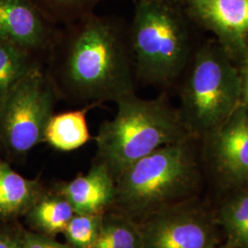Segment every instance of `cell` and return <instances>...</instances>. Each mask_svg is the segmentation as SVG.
Returning <instances> with one entry per match:
<instances>
[{
  "label": "cell",
  "mask_w": 248,
  "mask_h": 248,
  "mask_svg": "<svg viewBox=\"0 0 248 248\" xmlns=\"http://www.w3.org/2000/svg\"><path fill=\"white\" fill-rule=\"evenodd\" d=\"M210 166L224 186L248 182V108L240 103L222 124L203 138Z\"/></svg>",
  "instance_id": "52a82bcc"
},
{
  "label": "cell",
  "mask_w": 248,
  "mask_h": 248,
  "mask_svg": "<svg viewBox=\"0 0 248 248\" xmlns=\"http://www.w3.org/2000/svg\"><path fill=\"white\" fill-rule=\"evenodd\" d=\"M45 192L40 180L22 177L0 155V221H17Z\"/></svg>",
  "instance_id": "7c38bea8"
},
{
  "label": "cell",
  "mask_w": 248,
  "mask_h": 248,
  "mask_svg": "<svg viewBox=\"0 0 248 248\" xmlns=\"http://www.w3.org/2000/svg\"><path fill=\"white\" fill-rule=\"evenodd\" d=\"M97 105H85L82 108L53 113L45 128V142L55 150H77L91 139L87 116Z\"/></svg>",
  "instance_id": "4fadbf2b"
},
{
  "label": "cell",
  "mask_w": 248,
  "mask_h": 248,
  "mask_svg": "<svg viewBox=\"0 0 248 248\" xmlns=\"http://www.w3.org/2000/svg\"><path fill=\"white\" fill-rule=\"evenodd\" d=\"M57 30L30 0H0V40L33 53L45 63Z\"/></svg>",
  "instance_id": "30bf717a"
},
{
  "label": "cell",
  "mask_w": 248,
  "mask_h": 248,
  "mask_svg": "<svg viewBox=\"0 0 248 248\" xmlns=\"http://www.w3.org/2000/svg\"><path fill=\"white\" fill-rule=\"evenodd\" d=\"M40 63L44 62L33 53L0 40V99Z\"/></svg>",
  "instance_id": "2e32d148"
},
{
  "label": "cell",
  "mask_w": 248,
  "mask_h": 248,
  "mask_svg": "<svg viewBox=\"0 0 248 248\" xmlns=\"http://www.w3.org/2000/svg\"><path fill=\"white\" fill-rule=\"evenodd\" d=\"M116 104L115 117L101 124L95 137V161L103 164L115 181L125 169L154 151L192 138L166 92L152 99L135 92Z\"/></svg>",
  "instance_id": "7a4b0ae2"
},
{
  "label": "cell",
  "mask_w": 248,
  "mask_h": 248,
  "mask_svg": "<svg viewBox=\"0 0 248 248\" xmlns=\"http://www.w3.org/2000/svg\"><path fill=\"white\" fill-rule=\"evenodd\" d=\"M75 212L70 203L57 192L45 191L24 215L33 232L54 237L62 233Z\"/></svg>",
  "instance_id": "5bb4252c"
},
{
  "label": "cell",
  "mask_w": 248,
  "mask_h": 248,
  "mask_svg": "<svg viewBox=\"0 0 248 248\" xmlns=\"http://www.w3.org/2000/svg\"><path fill=\"white\" fill-rule=\"evenodd\" d=\"M104 213H75L63 231L66 244L75 248H90L98 237Z\"/></svg>",
  "instance_id": "d6986e66"
},
{
  "label": "cell",
  "mask_w": 248,
  "mask_h": 248,
  "mask_svg": "<svg viewBox=\"0 0 248 248\" xmlns=\"http://www.w3.org/2000/svg\"><path fill=\"white\" fill-rule=\"evenodd\" d=\"M220 208L217 222L235 248H248V186Z\"/></svg>",
  "instance_id": "e0dca14e"
},
{
  "label": "cell",
  "mask_w": 248,
  "mask_h": 248,
  "mask_svg": "<svg viewBox=\"0 0 248 248\" xmlns=\"http://www.w3.org/2000/svg\"><path fill=\"white\" fill-rule=\"evenodd\" d=\"M90 248H143L140 222L119 212L104 213L98 237Z\"/></svg>",
  "instance_id": "9a60e30c"
},
{
  "label": "cell",
  "mask_w": 248,
  "mask_h": 248,
  "mask_svg": "<svg viewBox=\"0 0 248 248\" xmlns=\"http://www.w3.org/2000/svg\"><path fill=\"white\" fill-rule=\"evenodd\" d=\"M55 192L66 199L75 213H105L114 202L116 181L103 164L94 160L87 174L61 183Z\"/></svg>",
  "instance_id": "8fae6325"
},
{
  "label": "cell",
  "mask_w": 248,
  "mask_h": 248,
  "mask_svg": "<svg viewBox=\"0 0 248 248\" xmlns=\"http://www.w3.org/2000/svg\"><path fill=\"white\" fill-rule=\"evenodd\" d=\"M52 24L67 25L92 14L100 0H30Z\"/></svg>",
  "instance_id": "ac0fdd59"
},
{
  "label": "cell",
  "mask_w": 248,
  "mask_h": 248,
  "mask_svg": "<svg viewBox=\"0 0 248 248\" xmlns=\"http://www.w3.org/2000/svg\"><path fill=\"white\" fill-rule=\"evenodd\" d=\"M58 98L45 64L26 74L0 99V155L8 161L24 158L45 142V128Z\"/></svg>",
  "instance_id": "8992f818"
},
{
  "label": "cell",
  "mask_w": 248,
  "mask_h": 248,
  "mask_svg": "<svg viewBox=\"0 0 248 248\" xmlns=\"http://www.w3.org/2000/svg\"><path fill=\"white\" fill-rule=\"evenodd\" d=\"M240 76L241 103L248 108V62L237 67Z\"/></svg>",
  "instance_id": "7402d4cb"
},
{
  "label": "cell",
  "mask_w": 248,
  "mask_h": 248,
  "mask_svg": "<svg viewBox=\"0 0 248 248\" xmlns=\"http://www.w3.org/2000/svg\"><path fill=\"white\" fill-rule=\"evenodd\" d=\"M177 1L190 18L213 32L236 67L248 62V0Z\"/></svg>",
  "instance_id": "ba28073f"
},
{
  "label": "cell",
  "mask_w": 248,
  "mask_h": 248,
  "mask_svg": "<svg viewBox=\"0 0 248 248\" xmlns=\"http://www.w3.org/2000/svg\"><path fill=\"white\" fill-rule=\"evenodd\" d=\"M23 229L17 221H0V248H23Z\"/></svg>",
  "instance_id": "ffe728a7"
},
{
  "label": "cell",
  "mask_w": 248,
  "mask_h": 248,
  "mask_svg": "<svg viewBox=\"0 0 248 248\" xmlns=\"http://www.w3.org/2000/svg\"><path fill=\"white\" fill-rule=\"evenodd\" d=\"M184 74L177 109L189 135L203 138L241 103L239 71L215 41L193 52Z\"/></svg>",
  "instance_id": "5b68a950"
},
{
  "label": "cell",
  "mask_w": 248,
  "mask_h": 248,
  "mask_svg": "<svg viewBox=\"0 0 248 248\" xmlns=\"http://www.w3.org/2000/svg\"><path fill=\"white\" fill-rule=\"evenodd\" d=\"M193 140L162 146L125 169L116 179V212L140 222L189 195L199 180Z\"/></svg>",
  "instance_id": "3957f363"
},
{
  "label": "cell",
  "mask_w": 248,
  "mask_h": 248,
  "mask_svg": "<svg viewBox=\"0 0 248 248\" xmlns=\"http://www.w3.org/2000/svg\"><path fill=\"white\" fill-rule=\"evenodd\" d=\"M214 248H235L232 244H230L229 242H227L226 244H224V245H222V246H220V247H218V246H216Z\"/></svg>",
  "instance_id": "603a6c76"
},
{
  "label": "cell",
  "mask_w": 248,
  "mask_h": 248,
  "mask_svg": "<svg viewBox=\"0 0 248 248\" xmlns=\"http://www.w3.org/2000/svg\"><path fill=\"white\" fill-rule=\"evenodd\" d=\"M130 40L136 81L165 90L184 75L194 52L175 0H136Z\"/></svg>",
  "instance_id": "277c9868"
},
{
  "label": "cell",
  "mask_w": 248,
  "mask_h": 248,
  "mask_svg": "<svg viewBox=\"0 0 248 248\" xmlns=\"http://www.w3.org/2000/svg\"><path fill=\"white\" fill-rule=\"evenodd\" d=\"M64 26L45 61L58 100L98 107L136 92L130 28L92 14Z\"/></svg>",
  "instance_id": "6da1fadb"
},
{
  "label": "cell",
  "mask_w": 248,
  "mask_h": 248,
  "mask_svg": "<svg viewBox=\"0 0 248 248\" xmlns=\"http://www.w3.org/2000/svg\"><path fill=\"white\" fill-rule=\"evenodd\" d=\"M246 186H248V184H247V185H246Z\"/></svg>",
  "instance_id": "cb8c5ba5"
},
{
  "label": "cell",
  "mask_w": 248,
  "mask_h": 248,
  "mask_svg": "<svg viewBox=\"0 0 248 248\" xmlns=\"http://www.w3.org/2000/svg\"><path fill=\"white\" fill-rule=\"evenodd\" d=\"M143 248H214L217 236L203 213L175 206L140 222Z\"/></svg>",
  "instance_id": "9c48e42d"
},
{
  "label": "cell",
  "mask_w": 248,
  "mask_h": 248,
  "mask_svg": "<svg viewBox=\"0 0 248 248\" xmlns=\"http://www.w3.org/2000/svg\"><path fill=\"white\" fill-rule=\"evenodd\" d=\"M23 248H75L33 231L23 229Z\"/></svg>",
  "instance_id": "44dd1931"
}]
</instances>
